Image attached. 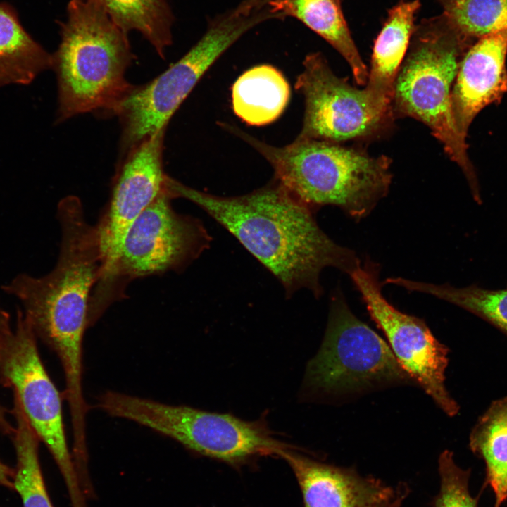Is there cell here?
I'll return each mask as SVG.
<instances>
[{"label":"cell","instance_id":"ba28073f","mask_svg":"<svg viewBox=\"0 0 507 507\" xmlns=\"http://www.w3.org/2000/svg\"><path fill=\"white\" fill-rule=\"evenodd\" d=\"M172 199L165 186L132 223L115 263L92 291L89 313L93 320L123 297L130 282L181 270L208 248L210 237L202 223L177 213Z\"/></svg>","mask_w":507,"mask_h":507},{"label":"cell","instance_id":"5bb4252c","mask_svg":"<svg viewBox=\"0 0 507 507\" xmlns=\"http://www.w3.org/2000/svg\"><path fill=\"white\" fill-rule=\"evenodd\" d=\"M298 481L303 507H394L410 489L406 483L395 488L372 475L362 476L354 468L318 461L290 446L280 454Z\"/></svg>","mask_w":507,"mask_h":507},{"label":"cell","instance_id":"f546056e","mask_svg":"<svg viewBox=\"0 0 507 507\" xmlns=\"http://www.w3.org/2000/svg\"><path fill=\"white\" fill-rule=\"evenodd\" d=\"M401 505H402V503H399V504L394 506V507H401Z\"/></svg>","mask_w":507,"mask_h":507},{"label":"cell","instance_id":"ac0fdd59","mask_svg":"<svg viewBox=\"0 0 507 507\" xmlns=\"http://www.w3.org/2000/svg\"><path fill=\"white\" fill-rule=\"evenodd\" d=\"M289 98V82L271 65H259L247 70L232 87V106L235 115L254 126L268 125L277 120Z\"/></svg>","mask_w":507,"mask_h":507},{"label":"cell","instance_id":"52a82bcc","mask_svg":"<svg viewBox=\"0 0 507 507\" xmlns=\"http://www.w3.org/2000/svg\"><path fill=\"white\" fill-rule=\"evenodd\" d=\"M411 380L390 346L353 313L337 289L321 346L306 369V394L344 398Z\"/></svg>","mask_w":507,"mask_h":507},{"label":"cell","instance_id":"9c48e42d","mask_svg":"<svg viewBox=\"0 0 507 507\" xmlns=\"http://www.w3.org/2000/svg\"><path fill=\"white\" fill-rule=\"evenodd\" d=\"M275 18L267 8L247 15L232 10L210 23L192 49L148 83L136 86L115 115L122 125L124 154L146 137L166 127L172 115L215 61L244 33Z\"/></svg>","mask_w":507,"mask_h":507},{"label":"cell","instance_id":"44dd1931","mask_svg":"<svg viewBox=\"0 0 507 507\" xmlns=\"http://www.w3.org/2000/svg\"><path fill=\"white\" fill-rule=\"evenodd\" d=\"M386 283L456 305L489 323L507 336V288L489 289L477 284L456 287L448 283L436 284L401 277H388Z\"/></svg>","mask_w":507,"mask_h":507},{"label":"cell","instance_id":"484cf974","mask_svg":"<svg viewBox=\"0 0 507 507\" xmlns=\"http://www.w3.org/2000/svg\"><path fill=\"white\" fill-rule=\"evenodd\" d=\"M273 0H244L234 10L239 14L247 15L264 8Z\"/></svg>","mask_w":507,"mask_h":507},{"label":"cell","instance_id":"4316f807","mask_svg":"<svg viewBox=\"0 0 507 507\" xmlns=\"http://www.w3.org/2000/svg\"><path fill=\"white\" fill-rule=\"evenodd\" d=\"M15 470L11 468L0 461V485L14 489L13 479Z\"/></svg>","mask_w":507,"mask_h":507},{"label":"cell","instance_id":"7402d4cb","mask_svg":"<svg viewBox=\"0 0 507 507\" xmlns=\"http://www.w3.org/2000/svg\"><path fill=\"white\" fill-rule=\"evenodd\" d=\"M123 30H136L162 58L172 43L173 17L167 0H94Z\"/></svg>","mask_w":507,"mask_h":507},{"label":"cell","instance_id":"d4e9b609","mask_svg":"<svg viewBox=\"0 0 507 507\" xmlns=\"http://www.w3.org/2000/svg\"><path fill=\"white\" fill-rule=\"evenodd\" d=\"M440 488L432 507H477V498L469 491L470 469L463 470L454 461L453 453L445 450L438 460Z\"/></svg>","mask_w":507,"mask_h":507},{"label":"cell","instance_id":"5b68a950","mask_svg":"<svg viewBox=\"0 0 507 507\" xmlns=\"http://www.w3.org/2000/svg\"><path fill=\"white\" fill-rule=\"evenodd\" d=\"M412 37L394 82L393 115L413 118L430 128L461 168L473 199L480 203V186L465 138L457 130L451 109V92L461 61L474 42L456 30L443 15L422 22Z\"/></svg>","mask_w":507,"mask_h":507},{"label":"cell","instance_id":"cb8c5ba5","mask_svg":"<svg viewBox=\"0 0 507 507\" xmlns=\"http://www.w3.org/2000/svg\"><path fill=\"white\" fill-rule=\"evenodd\" d=\"M443 16L470 39L507 29V0H437Z\"/></svg>","mask_w":507,"mask_h":507},{"label":"cell","instance_id":"7a4b0ae2","mask_svg":"<svg viewBox=\"0 0 507 507\" xmlns=\"http://www.w3.org/2000/svg\"><path fill=\"white\" fill-rule=\"evenodd\" d=\"M56 216L61 242L54 268L41 277L18 274L2 289L21 303L36 336L56 353L65 377L75 380L82 375V339L102 254L96 227L78 198H63Z\"/></svg>","mask_w":507,"mask_h":507},{"label":"cell","instance_id":"6da1fadb","mask_svg":"<svg viewBox=\"0 0 507 507\" xmlns=\"http://www.w3.org/2000/svg\"><path fill=\"white\" fill-rule=\"evenodd\" d=\"M173 198H184L223 226L282 283L287 294L306 288L323 294L321 272L334 268L349 275L361 261L319 227L314 211L275 181L237 196H220L168 177Z\"/></svg>","mask_w":507,"mask_h":507},{"label":"cell","instance_id":"d6986e66","mask_svg":"<svg viewBox=\"0 0 507 507\" xmlns=\"http://www.w3.org/2000/svg\"><path fill=\"white\" fill-rule=\"evenodd\" d=\"M51 68V55L25 30L15 8L0 2V87L29 84Z\"/></svg>","mask_w":507,"mask_h":507},{"label":"cell","instance_id":"ffe728a7","mask_svg":"<svg viewBox=\"0 0 507 507\" xmlns=\"http://www.w3.org/2000/svg\"><path fill=\"white\" fill-rule=\"evenodd\" d=\"M469 446L484 461V487L492 488L494 507H500L507 500V396L494 401L478 418L470 434Z\"/></svg>","mask_w":507,"mask_h":507},{"label":"cell","instance_id":"2e32d148","mask_svg":"<svg viewBox=\"0 0 507 507\" xmlns=\"http://www.w3.org/2000/svg\"><path fill=\"white\" fill-rule=\"evenodd\" d=\"M418 0L401 1L389 12L373 46L368 80L363 88L370 104L377 110L392 113L395 80L415 31Z\"/></svg>","mask_w":507,"mask_h":507},{"label":"cell","instance_id":"9a60e30c","mask_svg":"<svg viewBox=\"0 0 507 507\" xmlns=\"http://www.w3.org/2000/svg\"><path fill=\"white\" fill-rule=\"evenodd\" d=\"M507 29L478 39L463 56L453 86L451 109L459 133L484 107L507 93Z\"/></svg>","mask_w":507,"mask_h":507},{"label":"cell","instance_id":"83f0119b","mask_svg":"<svg viewBox=\"0 0 507 507\" xmlns=\"http://www.w3.org/2000/svg\"><path fill=\"white\" fill-rule=\"evenodd\" d=\"M12 330L10 327L9 315L0 306V347Z\"/></svg>","mask_w":507,"mask_h":507},{"label":"cell","instance_id":"603a6c76","mask_svg":"<svg viewBox=\"0 0 507 507\" xmlns=\"http://www.w3.org/2000/svg\"><path fill=\"white\" fill-rule=\"evenodd\" d=\"M13 414L16 422L12 435L17 459L14 489L21 498L23 507H53L39 460V439L15 399Z\"/></svg>","mask_w":507,"mask_h":507},{"label":"cell","instance_id":"277c9868","mask_svg":"<svg viewBox=\"0 0 507 507\" xmlns=\"http://www.w3.org/2000/svg\"><path fill=\"white\" fill-rule=\"evenodd\" d=\"M230 129L268 161L274 181L313 211L332 205L361 220L389 190L391 160L384 155L371 156L342 144L299 137L289 144L275 146Z\"/></svg>","mask_w":507,"mask_h":507},{"label":"cell","instance_id":"e0dca14e","mask_svg":"<svg viewBox=\"0 0 507 507\" xmlns=\"http://www.w3.org/2000/svg\"><path fill=\"white\" fill-rule=\"evenodd\" d=\"M267 6L282 18L298 19L322 37L345 58L356 82L365 85L368 69L351 35L340 0H273Z\"/></svg>","mask_w":507,"mask_h":507},{"label":"cell","instance_id":"4fadbf2b","mask_svg":"<svg viewBox=\"0 0 507 507\" xmlns=\"http://www.w3.org/2000/svg\"><path fill=\"white\" fill-rule=\"evenodd\" d=\"M165 129L131 148L117 170L110 199L96 225L103 261L100 277L115 263L132 223L165 188L167 175L163 163Z\"/></svg>","mask_w":507,"mask_h":507},{"label":"cell","instance_id":"3957f363","mask_svg":"<svg viewBox=\"0 0 507 507\" xmlns=\"http://www.w3.org/2000/svg\"><path fill=\"white\" fill-rule=\"evenodd\" d=\"M51 55L56 75V123L77 115H115L134 85L125 77L134 55L127 32L94 0H70Z\"/></svg>","mask_w":507,"mask_h":507},{"label":"cell","instance_id":"7c38bea8","mask_svg":"<svg viewBox=\"0 0 507 507\" xmlns=\"http://www.w3.org/2000/svg\"><path fill=\"white\" fill-rule=\"evenodd\" d=\"M295 88L304 98L303 126L298 137L343 144L377 137L393 113L375 109L363 89L337 76L320 53L306 56Z\"/></svg>","mask_w":507,"mask_h":507},{"label":"cell","instance_id":"8992f818","mask_svg":"<svg viewBox=\"0 0 507 507\" xmlns=\"http://www.w3.org/2000/svg\"><path fill=\"white\" fill-rule=\"evenodd\" d=\"M96 406L167 436L191 451L237 466L261 456H277L290 446L273 437L264 422L246 421L230 413L170 405L106 391Z\"/></svg>","mask_w":507,"mask_h":507},{"label":"cell","instance_id":"f1b7e54d","mask_svg":"<svg viewBox=\"0 0 507 507\" xmlns=\"http://www.w3.org/2000/svg\"><path fill=\"white\" fill-rule=\"evenodd\" d=\"M6 413V409L0 405V432L4 434L13 435L15 427L8 421Z\"/></svg>","mask_w":507,"mask_h":507},{"label":"cell","instance_id":"30bf717a","mask_svg":"<svg viewBox=\"0 0 507 507\" xmlns=\"http://www.w3.org/2000/svg\"><path fill=\"white\" fill-rule=\"evenodd\" d=\"M35 332L22 311L0 347V380L38 439L47 447L65 480L73 507H87L84 492L66 442L62 399L38 352Z\"/></svg>","mask_w":507,"mask_h":507},{"label":"cell","instance_id":"8fae6325","mask_svg":"<svg viewBox=\"0 0 507 507\" xmlns=\"http://www.w3.org/2000/svg\"><path fill=\"white\" fill-rule=\"evenodd\" d=\"M379 273V265L366 259L349 275L401 368L446 415L455 416L459 406L445 384L449 349L423 319L404 313L387 301Z\"/></svg>","mask_w":507,"mask_h":507}]
</instances>
